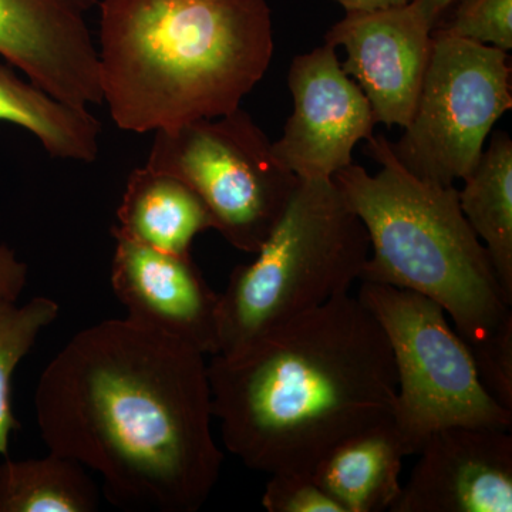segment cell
Wrapping results in <instances>:
<instances>
[{
	"label": "cell",
	"instance_id": "cell-7",
	"mask_svg": "<svg viewBox=\"0 0 512 512\" xmlns=\"http://www.w3.org/2000/svg\"><path fill=\"white\" fill-rule=\"evenodd\" d=\"M146 165L187 184L210 212L215 231L248 254L264 244L299 183L241 107L156 131Z\"/></svg>",
	"mask_w": 512,
	"mask_h": 512
},
{
	"label": "cell",
	"instance_id": "cell-24",
	"mask_svg": "<svg viewBox=\"0 0 512 512\" xmlns=\"http://www.w3.org/2000/svg\"><path fill=\"white\" fill-rule=\"evenodd\" d=\"M346 12H370L409 5L412 0H335Z\"/></svg>",
	"mask_w": 512,
	"mask_h": 512
},
{
	"label": "cell",
	"instance_id": "cell-5",
	"mask_svg": "<svg viewBox=\"0 0 512 512\" xmlns=\"http://www.w3.org/2000/svg\"><path fill=\"white\" fill-rule=\"evenodd\" d=\"M369 255L365 225L338 185L299 180L254 261L237 266L220 293L217 355L349 293Z\"/></svg>",
	"mask_w": 512,
	"mask_h": 512
},
{
	"label": "cell",
	"instance_id": "cell-1",
	"mask_svg": "<svg viewBox=\"0 0 512 512\" xmlns=\"http://www.w3.org/2000/svg\"><path fill=\"white\" fill-rule=\"evenodd\" d=\"M35 410L49 451L99 474L114 507L195 512L220 480L204 353L130 320L76 333L43 370Z\"/></svg>",
	"mask_w": 512,
	"mask_h": 512
},
{
	"label": "cell",
	"instance_id": "cell-22",
	"mask_svg": "<svg viewBox=\"0 0 512 512\" xmlns=\"http://www.w3.org/2000/svg\"><path fill=\"white\" fill-rule=\"evenodd\" d=\"M488 394L512 412V323L470 349Z\"/></svg>",
	"mask_w": 512,
	"mask_h": 512
},
{
	"label": "cell",
	"instance_id": "cell-9",
	"mask_svg": "<svg viewBox=\"0 0 512 512\" xmlns=\"http://www.w3.org/2000/svg\"><path fill=\"white\" fill-rule=\"evenodd\" d=\"M288 86L293 113L272 150L299 180H332L353 164L356 144L373 137L372 106L326 43L292 60Z\"/></svg>",
	"mask_w": 512,
	"mask_h": 512
},
{
	"label": "cell",
	"instance_id": "cell-13",
	"mask_svg": "<svg viewBox=\"0 0 512 512\" xmlns=\"http://www.w3.org/2000/svg\"><path fill=\"white\" fill-rule=\"evenodd\" d=\"M392 512H511L512 436L507 429L434 431Z\"/></svg>",
	"mask_w": 512,
	"mask_h": 512
},
{
	"label": "cell",
	"instance_id": "cell-15",
	"mask_svg": "<svg viewBox=\"0 0 512 512\" xmlns=\"http://www.w3.org/2000/svg\"><path fill=\"white\" fill-rule=\"evenodd\" d=\"M117 218L123 234L168 254H190L194 238L214 229L210 212L187 184L147 165L128 177Z\"/></svg>",
	"mask_w": 512,
	"mask_h": 512
},
{
	"label": "cell",
	"instance_id": "cell-8",
	"mask_svg": "<svg viewBox=\"0 0 512 512\" xmlns=\"http://www.w3.org/2000/svg\"><path fill=\"white\" fill-rule=\"evenodd\" d=\"M511 107L507 52L433 30L416 110L390 146L410 173L451 187L473 173L488 134Z\"/></svg>",
	"mask_w": 512,
	"mask_h": 512
},
{
	"label": "cell",
	"instance_id": "cell-14",
	"mask_svg": "<svg viewBox=\"0 0 512 512\" xmlns=\"http://www.w3.org/2000/svg\"><path fill=\"white\" fill-rule=\"evenodd\" d=\"M406 448L392 420L340 441L312 476L343 512L390 511L402 493Z\"/></svg>",
	"mask_w": 512,
	"mask_h": 512
},
{
	"label": "cell",
	"instance_id": "cell-17",
	"mask_svg": "<svg viewBox=\"0 0 512 512\" xmlns=\"http://www.w3.org/2000/svg\"><path fill=\"white\" fill-rule=\"evenodd\" d=\"M458 190L468 224L483 242L495 274L512 296V140L504 131L491 138L473 173Z\"/></svg>",
	"mask_w": 512,
	"mask_h": 512
},
{
	"label": "cell",
	"instance_id": "cell-25",
	"mask_svg": "<svg viewBox=\"0 0 512 512\" xmlns=\"http://www.w3.org/2000/svg\"><path fill=\"white\" fill-rule=\"evenodd\" d=\"M412 2L419 6V9L434 29L456 0H412Z\"/></svg>",
	"mask_w": 512,
	"mask_h": 512
},
{
	"label": "cell",
	"instance_id": "cell-4",
	"mask_svg": "<svg viewBox=\"0 0 512 512\" xmlns=\"http://www.w3.org/2000/svg\"><path fill=\"white\" fill-rule=\"evenodd\" d=\"M366 150L382 165L379 173L350 164L332 178L369 235L370 255L359 281L436 302L468 349L510 325L512 296L464 217L457 188L410 173L384 136L369 138Z\"/></svg>",
	"mask_w": 512,
	"mask_h": 512
},
{
	"label": "cell",
	"instance_id": "cell-3",
	"mask_svg": "<svg viewBox=\"0 0 512 512\" xmlns=\"http://www.w3.org/2000/svg\"><path fill=\"white\" fill-rule=\"evenodd\" d=\"M99 8L103 103L130 133L238 110L274 55L266 0H101Z\"/></svg>",
	"mask_w": 512,
	"mask_h": 512
},
{
	"label": "cell",
	"instance_id": "cell-16",
	"mask_svg": "<svg viewBox=\"0 0 512 512\" xmlns=\"http://www.w3.org/2000/svg\"><path fill=\"white\" fill-rule=\"evenodd\" d=\"M0 121L30 131L50 157L94 163L99 156L100 121L89 109L56 100L0 63Z\"/></svg>",
	"mask_w": 512,
	"mask_h": 512
},
{
	"label": "cell",
	"instance_id": "cell-12",
	"mask_svg": "<svg viewBox=\"0 0 512 512\" xmlns=\"http://www.w3.org/2000/svg\"><path fill=\"white\" fill-rule=\"evenodd\" d=\"M111 234V288L126 319L205 356L217 355L220 293L207 284L191 254L158 251L116 227Z\"/></svg>",
	"mask_w": 512,
	"mask_h": 512
},
{
	"label": "cell",
	"instance_id": "cell-6",
	"mask_svg": "<svg viewBox=\"0 0 512 512\" xmlns=\"http://www.w3.org/2000/svg\"><path fill=\"white\" fill-rule=\"evenodd\" d=\"M360 301L375 315L392 348L397 373L392 414L407 456L434 431L451 426L510 430L512 412L478 377L473 356L440 305L420 293L362 282Z\"/></svg>",
	"mask_w": 512,
	"mask_h": 512
},
{
	"label": "cell",
	"instance_id": "cell-18",
	"mask_svg": "<svg viewBox=\"0 0 512 512\" xmlns=\"http://www.w3.org/2000/svg\"><path fill=\"white\" fill-rule=\"evenodd\" d=\"M100 491L86 467L49 451L0 464V512H94Z\"/></svg>",
	"mask_w": 512,
	"mask_h": 512
},
{
	"label": "cell",
	"instance_id": "cell-2",
	"mask_svg": "<svg viewBox=\"0 0 512 512\" xmlns=\"http://www.w3.org/2000/svg\"><path fill=\"white\" fill-rule=\"evenodd\" d=\"M229 453L261 473H306L340 441L392 420L397 373L375 315L349 293L208 363Z\"/></svg>",
	"mask_w": 512,
	"mask_h": 512
},
{
	"label": "cell",
	"instance_id": "cell-20",
	"mask_svg": "<svg viewBox=\"0 0 512 512\" xmlns=\"http://www.w3.org/2000/svg\"><path fill=\"white\" fill-rule=\"evenodd\" d=\"M453 6L433 30L510 52L512 0H456Z\"/></svg>",
	"mask_w": 512,
	"mask_h": 512
},
{
	"label": "cell",
	"instance_id": "cell-21",
	"mask_svg": "<svg viewBox=\"0 0 512 512\" xmlns=\"http://www.w3.org/2000/svg\"><path fill=\"white\" fill-rule=\"evenodd\" d=\"M262 505L269 512H343L316 483L312 474L278 473L269 476Z\"/></svg>",
	"mask_w": 512,
	"mask_h": 512
},
{
	"label": "cell",
	"instance_id": "cell-23",
	"mask_svg": "<svg viewBox=\"0 0 512 512\" xmlns=\"http://www.w3.org/2000/svg\"><path fill=\"white\" fill-rule=\"evenodd\" d=\"M28 284V266L18 261L13 251L0 244V293L18 301Z\"/></svg>",
	"mask_w": 512,
	"mask_h": 512
},
{
	"label": "cell",
	"instance_id": "cell-19",
	"mask_svg": "<svg viewBox=\"0 0 512 512\" xmlns=\"http://www.w3.org/2000/svg\"><path fill=\"white\" fill-rule=\"evenodd\" d=\"M59 313V303L45 296L18 306L0 293V456L8 457L10 433L20 429L10 397L13 373Z\"/></svg>",
	"mask_w": 512,
	"mask_h": 512
},
{
	"label": "cell",
	"instance_id": "cell-10",
	"mask_svg": "<svg viewBox=\"0 0 512 512\" xmlns=\"http://www.w3.org/2000/svg\"><path fill=\"white\" fill-rule=\"evenodd\" d=\"M100 0H0V56L56 100L103 104L99 49L89 28Z\"/></svg>",
	"mask_w": 512,
	"mask_h": 512
},
{
	"label": "cell",
	"instance_id": "cell-11",
	"mask_svg": "<svg viewBox=\"0 0 512 512\" xmlns=\"http://www.w3.org/2000/svg\"><path fill=\"white\" fill-rule=\"evenodd\" d=\"M433 26L414 2L399 8L346 12L325 43L345 47L343 72L365 93L377 123L406 128L431 52Z\"/></svg>",
	"mask_w": 512,
	"mask_h": 512
}]
</instances>
